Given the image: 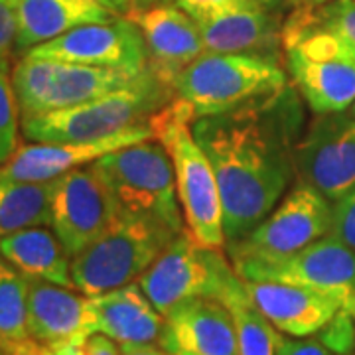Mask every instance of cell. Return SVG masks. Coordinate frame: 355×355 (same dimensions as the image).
Returning a JSON list of instances; mask_svg holds the SVG:
<instances>
[{"instance_id": "cell-21", "label": "cell", "mask_w": 355, "mask_h": 355, "mask_svg": "<svg viewBox=\"0 0 355 355\" xmlns=\"http://www.w3.org/2000/svg\"><path fill=\"white\" fill-rule=\"evenodd\" d=\"M95 334H105L119 345H139L160 340L164 316L154 308L139 282L89 296Z\"/></svg>"}, {"instance_id": "cell-27", "label": "cell", "mask_w": 355, "mask_h": 355, "mask_svg": "<svg viewBox=\"0 0 355 355\" xmlns=\"http://www.w3.org/2000/svg\"><path fill=\"white\" fill-rule=\"evenodd\" d=\"M302 6L312 22L334 34L355 55V0H328Z\"/></svg>"}, {"instance_id": "cell-14", "label": "cell", "mask_w": 355, "mask_h": 355, "mask_svg": "<svg viewBox=\"0 0 355 355\" xmlns=\"http://www.w3.org/2000/svg\"><path fill=\"white\" fill-rule=\"evenodd\" d=\"M24 55L125 69L132 73H144L148 69V51L144 36L128 16H119L111 22L73 28L60 38L28 50Z\"/></svg>"}, {"instance_id": "cell-35", "label": "cell", "mask_w": 355, "mask_h": 355, "mask_svg": "<svg viewBox=\"0 0 355 355\" xmlns=\"http://www.w3.org/2000/svg\"><path fill=\"white\" fill-rule=\"evenodd\" d=\"M83 355H121V345L105 334H91L83 343Z\"/></svg>"}, {"instance_id": "cell-13", "label": "cell", "mask_w": 355, "mask_h": 355, "mask_svg": "<svg viewBox=\"0 0 355 355\" xmlns=\"http://www.w3.org/2000/svg\"><path fill=\"white\" fill-rule=\"evenodd\" d=\"M294 158L298 178L338 202L355 188V116L345 111L316 114Z\"/></svg>"}, {"instance_id": "cell-39", "label": "cell", "mask_w": 355, "mask_h": 355, "mask_svg": "<svg viewBox=\"0 0 355 355\" xmlns=\"http://www.w3.org/2000/svg\"><path fill=\"white\" fill-rule=\"evenodd\" d=\"M347 310H349V314H352V318H354V324H355V296L349 300V304L345 306Z\"/></svg>"}, {"instance_id": "cell-23", "label": "cell", "mask_w": 355, "mask_h": 355, "mask_svg": "<svg viewBox=\"0 0 355 355\" xmlns=\"http://www.w3.org/2000/svg\"><path fill=\"white\" fill-rule=\"evenodd\" d=\"M0 257L26 279L48 280L73 288L71 254L51 227H28L2 237Z\"/></svg>"}, {"instance_id": "cell-18", "label": "cell", "mask_w": 355, "mask_h": 355, "mask_svg": "<svg viewBox=\"0 0 355 355\" xmlns=\"http://www.w3.org/2000/svg\"><path fill=\"white\" fill-rule=\"evenodd\" d=\"M279 4L251 2L200 20L205 51L251 53L279 60L282 22Z\"/></svg>"}, {"instance_id": "cell-7", "label": "cell", "mask_w": 355, "mask_h": 355, "mask_svg": "<svg viewBox=\"0 0 355 355\" xmlns=\"http://www.w3.org/2000/svg\"><path fill=\"white\" fill-rule=\"evenodd\" d=\"M128 214L153 217L174 231H184L170 154L156 139L128 144L91 162Z\"/></svg>"}, {"instance_id": "cell-10", "label": "cell", "mask_w": 355, "mask_h": 355, "mask_svg": "<svg viewBox=\"0 0 355 355\" xmlns=\"http://www.w3.org/2000/svg\"><path fill=\"white\" fill-rule=\"evenodd\" d=\"M331 202L298 180L279 205L237 241L227 243L229 261L239 263H270L308 247L330 233Z\"/></svg>"}, {"instance_id": "cell-12", "label": "cell", "mask_w": 355, "mask_h": 355, "mask_svg": "<svg viewBox=\"0 0 355 355\" xmlns=\"http://www.w3.org/2000/svg\"><path fill=\"white\" fill-rule=\"evenodd\" d=\"M233 266L243 280L304 286L336 296L345 306L355 296V251L330 233L279 261H249Z\"/></svg>"}, {"instance_id": "cell-3", "label": "cell", "mask_w": 355, "mask_h": 355, "mask_svg": "<svg viewBox=\"0 0 355 355\" xmlns=\"http://www.w3.org/2000/svg\"><path fill=\"white\" fill-rule=\"evenodd\" d=\"M286 69L314 114L343 113L355 103V55L300 6L282 26Z\"/></svg>"}, {"instance_id": "cell-37", "label": "cell", "mask_w": 355, "mask_h": 355, "mask_svg": "<svg viewBox=\"0 0 355 355\" xmlns=\"http://www.w3.org/2000/svg\"><path fill=\"white\" fill-rule=\"evenodd\" d=\"M93 2H99L101 6L109 8L111 12L119 14V16H127L128 10H130L128 0H93Z\"/></svg>"}, {"instance_id": "cell-6", "label": "cell", "mask_w": 355, "mask_h": 355, "mask_svg": "<svg viewBox=\"0 0 355 355\" xmlns=\"http://www.w3.org/2000/svg\"><path fill=\"white\" fill-rule=\"evenodd\" d=\"M286 85L277 58L205 51L174 79L172 91L190 103L198 119L235 111Z\"/></svg>"}, {"instance_id": "cell-30", "label": "cell", "mask_w": 355, "mask_h": 355, "mask_svg": "<svg viewBox=\"0 0 355 355\" xmlns=\"http://www.w3.org/2000/svg\"><path fill=\"white\" fill-rule=\"evenodd\" d=\"M330 235L355 251V188L331 203Z\"/></svg>"}, {"instance_id": "cell-33", "label": "cell", "mask_w": 355, "mask_h": 355, "mask_svg": "<svg viewBox=\"0 0 355 355\" xmlns=\"http://www.w3.org/2000/svg\"><path fill=\"white\" fill-rule=\"evenodd\" d=\"M18 14L16 0H0V64H8V55L16 48Z\"/></svg>"}, {"instance_id": "cell-9", "label": "cell", "mask_w": 355, "mask_h": 355, "mask_svg": "<svg viewBox=\"0 0 355 355\" xmlns=\"http://www.w3.org/2000/svg\"><path fill=\"white\" fill-rule=\"evenodd\" d=\"M237 279L235 266L221 249L203 247L184 229L137 282L154 308L166 316L190 298L221 300Z\"/></svg>"}, {"instance_id": "cell-2", "label": "cell", "mask_w": 355, "mask_h": 355, "mask_svg": "<svg viewBox=\"0 0 355 355\" xmlns=\"http://www.w3.org/2000/svg\"><path fill=\"white\" fill-rule=\"evenodd\" d=\"M196 113L190 103L174 97L150 116L154 139L164 144L174 166L176 188L186 229L209 249L227 245L223 205L211 160L193 135Z\"/></svg>"}, {"instance_id": "cell-22", "label": "cell", "mask_w": 355, "mask_h": 355, "mask_svg": "<svg viewBox=\"0 0 355 355\" xmlns=\"http://www.w3.org/2000/svg\"><path fill=\"white\" fill-rule=\"evenodd\" d=\"M16 50L28 51L85 24L111 22L119 14L93 0H16Z\"/></svg>"}, {"instance_id": "cell-31", "label": "cell", "mask_w": 355, "mask_h": 355, "mask_svg": "<svg viewBox=\"0 0 355 355\" xmlns=\"http://www.w3.org/2000/svg\"><path fill=\"white\" fill-rule=\"evenodd\" d=\"M85 342H65V343H42L34 338H28L22 342L10 343L0 347L2 355H83Z\"/></svg>"}, {"instance_id": "cell-4", "label": "cell", "mask_w": 355, "mask_h": 355, "mask_svg": "<svg viewBox=\"0 0 355 355\" xmlns=\"http://www.w3.org/2000/svg\"><path fill=\"white\" fill-rule=\"evenodd\" d=\"M172 89L148 69L130 87L60 111L22 119V132L32 142H89L113 137L148 123L170 101Z\"/></svg>"}, {"instance_id": "cell-28", "label": "cell", "mask_w": 355, "mask_h": 355, "mask_svg": "<svg viewBox=\"0 0 355 355\" xmlns=\"http://www.w3.org/2000/svg\"><path fill=\"white\" fill-rule=\"evenodd\" d=\"M20 107L6 64H0V166L6 164L18 150Z\"/></svg>"}, {"instance_id": "cell-16", "label": "cell", "mask_w": 355, "mask_h": 355, "mask_svg": "<svg viewBox=\"0 0 355 355\" xmlns=\"http://www.w3.org/2000/svg\"><path fill=\"white\" fill-rule=\"evenodd\" d=\"M127 16L139 26L144 36L148 69L166 87L172 89L174 79L205 53L198 20L178 4L158 2L146 8L130 10Z\"/></svg>"}, {"instance_id": "cell-1", "label": "cell", "mask_w": 355, "mask_h": 355, "mask_svg": "<svg viewBox=\"0 0 355 355\" xmlns=\"http://www.w3.org/2000/svg\"><path fill=\"white\" fill-rule=\"evenodd\" d=\"M286 85L235 111L193 121V135L216 172L227 243L241 239L284 198L296 176L302 101Z\"/></svg>"}, {"instance_id": "cell-41", "label": "cell", "mask_w": 355, "mask_h": 355, "mask_svg": "<svg viewBox=\"0 0 355 355\" xmlns=\"http://www.w3.org/2000/svg\"><path fill=\"white\" fill-rule=\"evenodd\" d=\"M347 113L352 114V116H355V103L352 105V107H349V109H347Z\"/></svg>"}, {"instance_id": "cell-15", "label": "cell", "mask_w": 355, "mask_h": 355, "mask_svg": "<svg viewBox=\"0 0 355 355\" xmlns=\"http://www.w3.org/2000/svg\"><path fill=\"white\" fill-rule=\"evenodd\" d=\"M148 139H154L150 121L116 132L113 137L89 142H32L18 148L6 164L0 166V182L55 180L69 170L99 160L105 154Z\"/></svg>"}, {"instance_id": "cell-36", "label": "cell", "mask_w": 355, "mask_h": 355, "mask_svg": "<svg viewBox=\"0 0 355 355\" xmlns=\"http://www.w3.org/2000/svg\"><path fill=\"white\" fill-rule=\"evenodd\" d=\"M121 355H166L162 347L154 343H139V345H121Z\"/></svg>"}, {"instance_id": "cell-20", "label": "cell", "mask_w": 355, "mask_h": 355, "mask_svg": "<svg viewBox=\"0 0 355 355\" xmlns=\"http://www.w3.org/2000/svg\"><path fill=\"white\" fill-rule=\"evenodd\" d=\"M76 288L28 279V330L42 343L85 342L95 334L91 300Z\"/></svg>"}, {"instance_id": "cell-32", "label": "cell", "mask_w": 355, "mask_h": 355, "mask_svg": "<svg viewBox=\"0 0 355 355\" xmlns=\"http://www.w3.org/2000/svg\"><path fill=\"white\" fill-rule=\"evenodd\" d=\"M251 2H266V4H282L284 0H176V4L196 18L198 22L205 20L214 14L223 12L229 8L241 6V4H251Z\"/></svg>"}, {"instance_id": "cell-11", "label": "cell", "mask_w": 355, "mask_h": 355, "mask_svg": "<svg viewBox=\"0 0 355 355\" xmlns=\"http://www.w3.org/2000/svg\"><path fill=\"white\" fill-rule=\"evenodd\" d=\"M123 211L99 172L87 164L55 180L50 227L73 257L99 239Z\"/></svg>"}, {"instance_id": "cell-26", "label": "cell", "mask_w": 355, "mask_h": 355, "mask_svg": "<svg viewBox=\"0 0 355 355\" xmlns=\"http://www.w3.org/2000/svg\"><path fill=\"white\" fill-rule=\"evenodd\" d=\"M28 338V279L0 257V347Z\"/></svg>"}, {"instance_id": "cell-17", "label": "cell", "mask_w": 355, "mask_h": 355, "mask_svg": "<svg viewBox=\"0 0 355 355\" xmlns=\"http://www.w3.org/2000/svg\"><path fill=\"white\" fill-rule=\"evenodd\" d=\"M160 347L166 355H239L229 308L217 298H190L164 316Z\"/></svg>"}, {"instance_id": "cell-19", "label": "cell", "mask_w": 355, "mask_h": 355, "mask_svg": "<svg viewBox=\"0 0 355 355\" xmlns=\"http://www.w3.org/2000/svg\"><path fill=\"white\" fill-rule=\"evenodd\" d=\"M245 288L266 320L291 338H308L322 331L345 306L336 296L284 282L245 280Z\"/></svg>"}, {"instance_id": "cell-25", "label": "cell", "mask_w": 355, "mask_h": 355, "mask_svg": "<svg viewBox=\"0 0 355 355\" xmlns=\"http://www.w3.org/2000/svg\"><path fill=\"white\" fill-rule=\"evenodd\" d=\"M221 302L227 306L235 322L239 355H277L282 336L253 304L241 277L229 286Z\"/></svg>"}, {"instance_id": "cell-8", "label": "cell", "mask_w": 355, "mask_h": 355, "mask_svg": "<svg viewBox=\"0 0 355 355\" xmlns=\"http://www.w3.org/2000/svg\"><path fill=\"white\" fill-rule=\"evenodd\" d=\"M144 73L24 55L14 67L12 85L20 116L30 119L130 87Z\"/></svg>"}, {"instance_id": "cell-34", "label": "cell", "mask_w": 355, "mask_h": 355, "mask_svg": "<svg viewBox=\"0 0 355 355\" xmlns=\"http://www.w3.org/2000/svg\"><path fill=\"white\" fill-rule=\"evenodd\" d=\"M277 355H336L318 340H280Z\"/></svg>"}, {"instance_id": "cell-24", "label": "cell", "mask_w": 355, "mask_h": 355, "mask_svg": "<svg viewBox=\"0 0 355 355\" xmlns=\"http://www.w3.org/2000/svg\"><path fill=\"white\" fill-rule=\"evenodd\" d=\"M55 180L0 182V239L22 229L50 225Z\"/></svg>"}, {"instance_id": "cell-40", "label": "cell", "mask_w": 355, "mask_h": 355, "mask_svg": "<svg viewBox=\"0 0 355 355\" xmlns=\"http://www.w3.org/2000/svg\"><path fill=\"white\" fill-rule=\"evenodd\" d=\"M300 4H324V2H328V0H298Z\"/></svg>"}, {"instance_id": "cell-29", "label": "cell", "mask_w": 355, "mask_h": 355, "mask_svg": "<svg viewBox=\"0 0 355 355\" xmlns=\"http://www.w3.org/2000/svg\"><path fill=\"white\" fill-rule=\"evenodd\" d=\"M322 343L331 349L336 355L352 354L355 345V324L349 310L343 306L342 310L331 318L330 322L322 328Z\"/></svg>"}, {"instance_id": "cell-5", "label": "cell", "mask_w": 355, "mask_h": 355, "mask_svg": "<svg viewBox=\"0 0 355 355\" xmlns=\"http://www.w3.org/2000/svg\"><path fill=\"white\" fill-rule=\"evenodd\" d=\"M176 235L153 217L123 211L99 239L71 257L73 288L97 296L137 282Z\"/></svg>"}, {"instance_id": "cell-38", "label": "cell", "mask_w": 355, "mask_h": 355, "mask_svg": "<svg viewBox=\"0 0 355 355\" xmlns=\"http://www.w3.org/2000/svg\"><path fill=\"white\" fill-rule=\"evenodd\" d=\"M160 0H128L130 4V10H137V8H146V6H153V4H158ZM128 10V12H130Z\"/></svg>"}]
</instances>
